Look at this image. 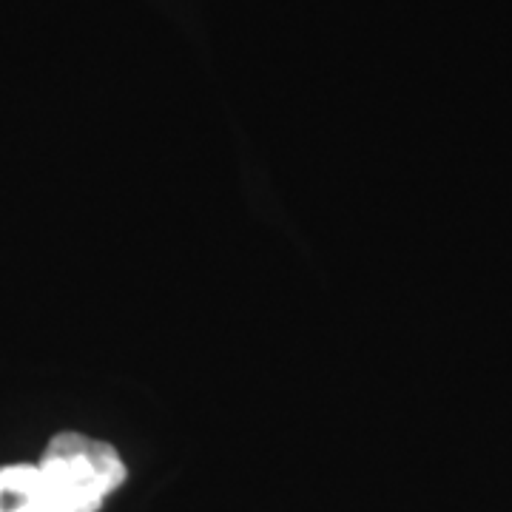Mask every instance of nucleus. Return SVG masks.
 Masks as SVG:
<instances>
[{
    "instance_id": "f257e3e1",
    "label": "nucleus",
    "mask_w": 512,
    "mask_h": 512,
    "mask_svg": "<svg viewBox=\"0 0 512 512\" xmlns=\"http://www.w3.org/2000/svg\"><path fill=\"white\" fill-rule=\"evenodd\" d=\"M43 512H97L128 470L120 453L83 433H57L37 461Z\"/></svg>"
},
{
    "instance_id": "f03ea898",
    "label": "nucleus",
    "mask_w": 512,
    "mask_h": 512,
    "mask_svg": "<svg viewBox=\"0 0 512 512\" xmlns=\"http://www.w3.org/2000/svg\"><path fill=\"white\" fill-rule=\"evenodd\" d=\"M0 512H43L37 464L0 467Z\"/></svg>"
}]
</instances>
